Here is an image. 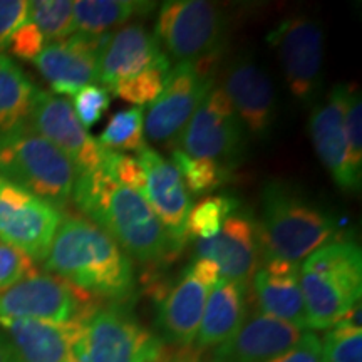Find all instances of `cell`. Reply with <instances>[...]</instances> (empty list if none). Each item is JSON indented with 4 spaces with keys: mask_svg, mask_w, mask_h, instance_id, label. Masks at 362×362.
<instances>
[{
    "mask_svg": "<svg viewBox=\"0 0 362 362\" xmlns=\"http://www.w3.org/2000/svg\"><path fill=\"white\" fill-rule=\"evenodd\" d=\"M220 59L180 62L171 67L165 88L144 112V138L163 148H178L183 131L215 86Z\"/></svg>",
    "mask_w": 362,
    "mask_h": 362,
    "instance_id": "cell-7",
    "label": "cell"
},
{
    "mask_svg": "<svg viewBox=\"0 0 362 362\" xmlns=\"http://www.w3.org/2000/svg\"><path fill=\"white\" fill-rule=\"evenodd\" d=\"M226 98L240 123L255 136H265L275 117V89L270 74L252 54H243L230 62L223 74Z\"/></svg>",
    "mask_w": 362,
    "mask_h": 362,
    "instance_id": "cell-19",
    "label": "cell"
},
{
    "mask_svg": "<svg viewBox=\"0 0 362 362\" xmlns=\"http://www.w3.org/2000/svg\"><path fill=\"white\" fill-rule=\"evenodd\" d=\"M170 71L171 61L168 56H165L161 57L156 64H153L151 67H148L146 71H143L141 74L112 86V88L107 90L119 99H123V101L136 104V107L149 106V104L161 94Z\"/></svg>",
    "mask_w": 362,
    "mask_h": 362,
    "instance_id": "cell-32",
    "label": "cell"
},
{
    "mask_svg": "<svg viewBox=\"0 0 362 362\" xmlns=\"http://www.w3.org/2000/svg\"><path fill=\"white\" fill-rule=\"evenodd\" d=\"M0 362H19L13 352L11 342L7 341V337L4 336V332L0 330Z\"/></svg>",
    "mask_w": 362,
    "mask_h": 362,
    "instance_id": "cell-39",
    "label": "cell"
},
{
    "mask_svg": "<svg viewBox=\"0 0 362 362\" xmlns=\"http://www.w3.org/2000/svg\"><path fill=\"white\" fill-rule=\"evenodd\" d=\"M83 322L52 324L40 320L0 319L4 336L19 362H67Z\"/></svg>",
    "mask_w": 362,
    "mask_h": 362,
    "instance_id": "cell-22",
    "label": "cell"
},
{
    "mask_svg": "<svg viewBox=\"0 0 362 362\" xmlns=\"http://www.w3.org/2000/svg\"><path fill=\"white\" fill-rule=\"evenodd\" d=\"M248 282L220 279L206 298L198 329V349L218 347L228 341L247 319Z\"/></svg>",
    "mask_w": 362,
    "mask_h": 362,
    "instance_id": "cell-24",
    "label": "cell"
},
{
    "mask_svg": "<svg viewBox=\"0 0 362 362\" xmlns=\"http://www.w3.org/2000/svg\"><path fill=\"white\" fill-rule=\"evenodd\" d=\"M267 362H322V347L320 339L312 330H305L296 346L282 354L272 357Z\"/></svg>",
    "mask_w": 362,
    "mask_h": 362,
    "instance_id": "cell-38",
    "label": "cell"
},
{
    "mask_svg": "<svg viewBox=\"0 0 362 362\" xmlns=\"http://www.w3.org/2000/svg\"><path fill=\"white\" fill-rule=\"evenodd\" d=\"M347 90L349 86L336 84L324 101L315 104L309 119V133L317 156L334 183L344 192H359L361 175L352 166L344 126Z\"/></svg>",
    "mask_w": 362,
    "mask_h": 362,
    "instance_id": "cell-16",
    "label": "cell"
},
{
    "mask_svg": "<svg viewBox=\"0 0 362 362\" xmlns=\"http://www.w3.org/2000/svg\"><path fill=\"white\" fill-rule=\"evenodd\" d=\"M160 362H166V361H163V359H161V361H160ZM180 362H181V361H180Z\"/></svg>",
    "mask_w": 362,
    "mask_h": 362,
    "instance_id": "cell-41",
    "label": "cell"
},
{
    "mask_svg": "<svg viewBox=\"0 0 362 362\" xmlns=\"http://www.w3.org/2000/svg\"><path fill=\"white\" fill-rule=\"evenodd\" d=\"M111 34L76 33L67 39L45 45L34 64L51 86L52 94L74 96L86 86L98 83L99 56Z\"/></svg>",
    "mask_w": 362,
    "mask_h": 362,
    "instance_id": "cell-15",
    "label": "cell"
},
{
    "mask_svg": "<svg viewBox=\"0 0 362 362\" xmlns=\"http://www.w3.org/2000/svg\"><path fill=\"white\" fill-rule=\"evenodd\" d=\"M35 88L12 57L0 54V134L27 124Z\"/></svg>",
    "mask_w": 362,
    "mask_h": 362,
    "instance_id": "cell-25",
    "label": "cell"
},
{
    "mask_svg": "<svg viewBox=\"0 0 362 362\" xmlns=\"http://www.w3.org/2000/svg\"><path fill=\"white\" fill-rule=\"evenodd\" d=\"M67 362H78V361H76V359H72V357H71V359H69V361H67Z\"/></svg>",
    "mask_w": 362,
    "mask_h": 362,
    "instance_id": "cell-40",
    "label": "cell"
},
{
    "mask_svg": "<svg viewBox=\"0 0 362 362\" xmlns=\"http://www.w3.org/2000/svg\"><path fill=\"white\" fill-rule=\"evenodd\" d=\"M165 56L155 34L141 24H128L112 33L104 45L99 56L98 78L106 89H111L112 86L141 74Z\"/></svg>",
    "mask_w": 362,
    "mask_h": 362,
    "instance_id": "cell-21",
    "label": "cell"
},
{
    "mask_svg": "<svg viewBox=\"0 0 362 362\" xmlns=\"http://www.w3.org/2000/svg\"><path fill=\"white\" fill-rule=\"evenodd\" d=\"M220 280L211 260L194 259L158 302L156 325L166 341L189 347L197 339L206 298Z\"/></svg>",
    "mask_w": 362,
    "mask_h": 362,
    "instance_id": "cell-13",
    "label": "cell"
},
{
    "mask_svg": "<svg viewBox=\"0 0 362 362\" xmlns=\"http://www.w3.org/2000/svg\"><path fill=\"white\" fill-rule=\"evenodd\" d=\"M27 21L25 0H0V54L7 49L12 34Z\"/></svg>",
    "mask_w": 362,
    "mask_h": 362,
    "instance_id": "cell-37",
    "label": "cell"
},
{
    "mask_svg": "<svg viewBox=\"0 0 362 362\" xmlns=\"http://www.w3.org/2000/svg\"><path fill=\"white\" fill-rule=\"evenodd\" d=\"M320 347L322 362H362L361 304L352 307L341 322L325 332Z\"/></svg>",
    "mask_w": 362,
    "mask_h": 362,
    "instance_id": "cell-27",
    "label": "cell"
},
{
    "mask_svg": "<svg viewBox=\"0 0 362 362\" xmlns=\"http://www.w3.org/2000/svg\"><path fill=\"white\" fill-rule=\"evenodd\" d=\"M44 267L94 298L124 300L134 291L131 257L101 226L81 215L62 218Z\"/></svg>",
    "mask_w": 362,
    "mask_h": 362,
    "instance_id": "cell-2",
    "label": "cell"
},
{
    "mask_svg": "<svg viewBox=\"0 0 362 362\" xmlns=\"http://www.w3.org/2000/svg\"><path fill=\"white\" fill-rule=\"evenodd\" d=\"M277 51L285 83L298 103H310L322 81L325 35L320 24L307 16L282 19L267 34Z\"/></svg>",
    "mask_w": 362,
    "mask_h": 362,
    "instance_id": "cell-10",
    "label": "cell"
},
{
    "mask_svg": "<svg viewBox=\"0 0 362 362\" xmlns=\"http://www.w3.org/2000/svg\"><path fill=\"white\" fill-rule=\"evenodd\" d=\"M72 200L86 218L101 226L139 264L155 269L181 253L146 200L104 165L78 175Z\"/></svg>",
    "mask_w": 362,
    "mask_h": 362,
    "instance_id": "cell-1",
    "label": "cell"
},
{
    "mask_svg": "<svg viewBox=\"0 0 362 362\" xmlns=\"http://www.w3.org/2000/svg\"><path fill=\"white\" fill-rule=\"evenodd\" d=\"M47 40L42 35V33L37 29L34 22L25 21L16 33L12 34L11 40H8L7 49L13 56L22 59V61H35V57L44 51Z\"/></svg>",
    "mask_w": 362,
    "mask_h": 362,
    "instance_id": "cell-36",
    "label": "cell"
},
{
    "mask_svg": "<svg viewBox=\"0 0 362 362\" xmlns=\"http://www.w3.org/2000/svg\"><path fill=\"white\" fill-rule=\"evenodd\" d=\"M240 208V202L232 194H214L192 206L187 218V238H214L225 220Z\"/></svg>",
    "mask_w": 362,
    "mask_h": 362,
    "instance_id": "cell-30",
    "label": "cell"
},
{
    "mask_svg": "<svg viewBox=\"0 0 362 362\" xmlns=\"http://www.w3.org/2000/svg\"><path fill=\"white\" fill-rule=\"evenodd\" d=\"M344 126H346L347 146L352 166L357 173H362V98L356 86H349L344 112Z\"/></svg>",
    "mask_w": 362,
    "mask_h": 362,
    "instance_id": "cell-34",
    "label": "cell"
},
{
    "mask_svg": "<svg viewBox=\"0 0 362 362\" xmlns=\"http://www.w3.org/2000/svg\"><path fill=\"white\" fill-rule=\"evenodd\" d=\"M0 175L59 210L72 200L78 180L69 158L29 124L0 134Z\"/></svg>",
    "mask_w": 362,
    "mask_h": 362,
    "instance_id": "cell-5",
    "label": "cell"
},
{
    "mask_svg": "<svg viewBox=\"0 0 362 362\" xmlns=\"http://www.w3.org/2000/svg\"><path fill=\"white\" fill-rule=\"evenodd\" d=\"M305 329L329 330L361 304L362 252L352 240H332L300 267Z\"/></svg>",
    "mask_w": 362,
    "mask_h": 362,
    "instance_id": "cell-4",
    "label": "cell"
},
{
    "mask_svg": "<svg viewBox=\"0 0 362 362\" xmlns=\"http://www.w3.org/2000/svg\"><path fill=\"white\" fill-rule=\"evenodd\" d=\"M98 309L96 298L52 274L29 275L0 292V319L81 322Z\"/></svg>",
    "mask_w": 362,
    "mask_h": 362,
    "instance_id": "cell-9",
    "label": "cell"
},
{
    "mask_svg": "<svg viewBox=\"0 0 362 362\" xmlns=\"http://www.w3.org/2000/svg\"><path fill=\"white\" fill-rule=\"evenodd\" d=\"M171 163L183 178L189 194H194V197H205L218 189L221 185L228 183L232 178V170L215 161L189 156L180 148L171 151Z\"/></svg>",
    "mask_w": 362,
    "mask_h": 362,
    "instance_id": "cell-28",
    "label": "cell"
},
{
    "mask_svg": "<svg viewBox=\"0 0 362 362\" xmlns=\"http://www.w3.org/2000/svg\"><path fill=\"white\" fill-rule=\"evenodd\" d=\"M35 274V264L24 252L0 242V292Z\"/></svg>",
    "mask_w": 362,
    "mask_h": 362,
    "instance_id": "cell-35",
    "label": "cell"
},
{
    "mask_svg": "<svg viewBox=\"0 0 362 362\" xmlns=\"http://www.w3.org/2000/svg\"><path fill=\"white\" fill-rule=\"evenodd\" d=\"M305 329L253 312L228 341L216 347L214 362H267L300 341Z\"/></svg>",
    "mask_w": 362,
    "mask_h": 362,
    "instance_id": "cell-20",
    "label": "cell"
},
{
    "mask_svg": "<svg viewBox=\"0 0 362 362\" xmlns=\"http://www.w3.org/2000/svg\"><path fill=\"white\" fill-rule=\"evenodd\" d=\"M62 211L0 175V242L44 262Z\"/></svg>",
    "mask_w": 362,
    "mask_h": 362,
    "instance_id": "cell-11",
    "label": "cell"
},
{
    "mask_svg": "<svg viewBox=\"0 0 362 362\" xmlns=\"http://www.w3.org/2000/svg\"><path fill=\"white\" fill-rule=\"evenodd\" d=\"M178 148L232 170L243 148V129L221 86H214L194 111Z\"/></svg>",
    "mask_w": 362,
    "mask_h": 362,
    "instance_id": "cell-12",
    "label": "cell"
},
{
    "mask_svg": "<svg viewBox=\"0 0 362 362\" xmlns=\"http://www.w3.org/2000/svg\"><path fill=\"white\" fill-rule=\"evenodd\" d=\"M72 110L79 123L90 129L103 119L104 112L111 106V93L98 84L86 86L72 96Z\"/></svg>",
    "mask_w": 362,
    "mask_h": 362,
    "instance_id": "cell-33",
    "label": "cell"
},
{
    "mask_svg": "<svg viewBox=\"0 0 362 362\" xmlns=\"http://www.w3.org/2000/svg\"><path fill=\"white\" fill-rule=\"evenodd\" d=\"M193 250L194 259L214 262L220 279L248 282L262 262L257 220L238 208L214 238L194 240Z\"/></svg>",
    "mask_w": 362,
    "mask_h": 362,
    "instance_id": "cell-18",
    "label": "cell"
},
{
    "mask_svg": "<svg viewBox=\"0 0 362 362\" xmlns=\"http://www.w3.org/2000/svg\"><path fill=\"white\" fill-rule=\"evenodd\" d=\"M163 341L119 305L101 307L83 322L72 347L78 362H160Z\"/></svg>",
    "mask_w": 362,
    "mask_h": 362,
    "instance_id": "cell-8",
    "label": "cell"
},
{
    "mask_svg": "<svg viewBox=\"0 0 362 362\" xmlns=\"http://www.w3.org/2000/svg\"><path fill=\"white\" fill-rule=\"evenodd\" d=\"M27 21L37 25L47 44L67 39L76 33L74 2L71 0L27 2Z\"/></svg>",
    "mask_w": 362,
    "mask_h": 362,
    "instance_id": "cell-31",
    "label": "cell"
},
{
    "mask_svg": "<svg viewBox=\"0 0 362 362\" xmlns=\"http://www.w3.org/2000/svg\"><path fill=\"white\" fill-rule=\"evenodd\" d=\"M27 124L61 149L76 166L78 175L96 170L101 165L104 148L99 146L96 139L79 123L67 99L37 89Z\"/></svg>",
    "mask_w": 362,
    "mask_h": 362,
    "instance_id": "cell-14",
    "label": "cell"
},
{
    "mask_svg": "<svg viewBox=\"0 0 362 362\" xmlns=\"http://www.w3.org/2000/svg\"><path fill=\"white\" fill-rule=\"evenodd\" d=\"M144 139V111L143 107L134 106L117 111L96 141L110 151L139 153L148 146Z\"/></svg>",
    "mask_w": 362,
    "mask_h": 362,
    "instance_id": "cell-29",
    "label": "cell"
},
{
    "mask_svg": "<svg viewBox=\"0 0 362 362\" xmlns=\"http://www.w3.org/2000/svg\"><path fill=\"white\" fill-rule=\"evenodd\" d=\"M262 260L296 262L339 238V221L288 181L272 180L262 189L257 221Z\"/></svg>",
    "mask_w": 362,
    "mask_h": 362,
    "instance_id": "cell-3",
    "label": "cell"
},
{
    "mask_svg": "<svg viewBox=\"0 0 362 362\" xmlns=\"http://www.w3.org/2000/svg\"><path fill=\"white\" fill-rule=\"evenodd\" d=\"M226 27L223 11L214 2L170 0L158 12L155 37L170 61L198 62L221 57Z\"/></svg>",
    "mask_w": 362,
    "mask_h": 362,
    "instance_id": "cell-6",
    "label": "cell"
},
{
    "mask_svg": "<svg viewBox=\"0 0 362 362\" xmlns=\"http://www.w3.org/2000/svg\"><path fill=\"white\" fill-rule=\"evenodd\" d=\"M259 309L274 319L305 329L300 264L265 259L252 277ZM307 330V329H305Z\"/></svg>",
    "mask_w": 362,
    "mask_h": 362,
    "instance_id": "cell-23",
    "label": "cell"
},
{
    "mask_svg": "<svg viewBox=\"0 0 362 362\" xmlns=\"http://www.w3.org/2000/svg\"><path fill=\"white\" fill-rule=\"evenodd\" d=\"M155 8L151 2L138 0H76V33L101 35L111 33L112 27L123 25L136 16H144Z\"/></svg>",
    "mask_w": 362,
    "mask_h": 362,
    "instance_id": "cell-26",
    "label": "cell"
},
{
    "mask_svg": "<svg viewBox=\"0 0 362 362\" xmlns=\"http://www.w3.org/2000/svg\"><path fill=\"white\" fill-rule=\"evenodd\" d=\"M136 155L144 175L141 197L160 218L171 240L183 250L188 242L187 218L193 206L192 194L176 166L160 151L146 146Z\"/></svg>",
    "mask_w": 362,
    "mask_h": 362,
    "instance_id": "cell-17",
    "label": "cell"
}]
</instances>
